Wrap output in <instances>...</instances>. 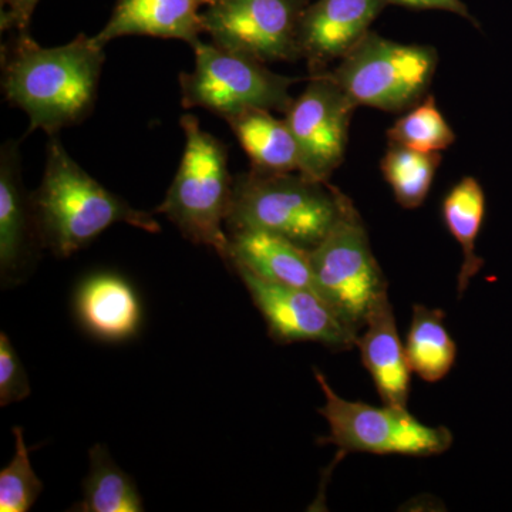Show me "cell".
<instances>
[{
    "mask_svg": "<svg viewBox=\"0 0 512 512\" xmlns=\"http://www.w3.org/2000/svg\"><path fill=\"white\" fill-rule=\"evenodd\" d=\"M104 47L86 35L43 47L30 32L16 33L3 49L2 87L5 99L29 117V131L55 136L90 116L106 60Z\"/></svg>",
    "mask_w": 512,
    "mask_h": 512,
    "instance_id": "6da1fadb",
    "label": "cell"
},
{
    "mask_svg": "<svg viewBox=\"0 0 512 512\" xmlns=\"http://www.w3.org/2000/svg\"><path fill=\"white\" fill-rule=\"evenodd\" d=\"M30 205L40 245L59 258L86 248L114 224L131 225L150 234L161 231L153 215L131 207L84 171L57 134L50 136L45 174L30 195Z\"/></svg>",
    "mask_w": 512,
    "mask_h": 512,
    "instance_id": "7a4b0ae2",
    "label": "cell"
},
{
    "mask_svg": "<svg viewBox=\"0 0 512 512\" xmlns=\"http://www.w3.org/2000/svg\"><path fill=\"white\" fill-rule=\"evenodd\" d=\"M346 197L305 175L251 170L234 178L227 218L232 229H261L312 251L335 227Z\"/></svg>",
    "mask_w": 512,
    "mask_h": 512,
    "instance_id": "3957f363",
    "label": "cell"
},
{
    "mask_svg": "<svg viewBox=\"0 0 512 512\" xmlns=\"http://www.w3.org/2000/svg\"><path fill=\"white\" fill-rule=\"evenodd\" d=\"M180 124L185 134L183 158L156 212L173 222L192 244L214 249L227 262L229 238L222 225L234 191L228 148L192 114L181 117Z\"/></svg>",
    "mask_w": 512,
    "mask_h": 512,
    "instance_id": "277c9868",
    "label": "cell"
},
{
    "mask_svg": "<svg viewBox=\"0 0 512 512\" xmlns=\"http://www.w3.org/2000/svg\"><path fill=\"white\" fill-rule=\"evenodd\" d=\"M437 62L433 47L403 45L369 32L335 72L326 73L356 106L403 111L426 97Z\"/></svg>",
    "mask_w": 512,
    "mask_h": 512,
    "instance_id": "5b68a950",
    "label": "cell"
},
{
    "mask_svg": "<svg viewBox=\"0 0 512 512\" xmlns=\"http://www.w3.org/2000/svg\"><path fill=\"white\" fill-rule=\"evenodd\" d=\"M315 377L325 397L318 412L330 430L320 443L352 453L410 457L440 456L453 444V433L447 427L427 426L407 407L350 402L332 389L319 370H315Z\"/></svg>",
    "mask_w": 512,
    "mask_h": 512,
    "instance_id": "8992f818",
    "label": "cell"
},
{
    "mask_svg": "<svg viewBox=\"0 0 512 512\" xmlns=\"http://www.w3.org/2000/svg\"><path fill=\"white\" fill-rule=\"evenodd\" d=\"M195 66L181 73V99L185 109L200 107L221 119L248 109L286 113L293 97L289 89L298 79L271 72L265 63L198 40L192 46Z\"/></svg>",
    "mask_w": 512,
    "mask_h": 512,
    "instance_id": "52a82bcc",
    "label": "cell"
},
{
    "mask_svg": "<svg viewBox=\"0 0 512 512\" xmlns=\"http://www.w3.org/2000/svg\"><path fill=\"white\" fill-rule=\"evenodd\" d=\"M311 264L315 292L343 323L360 333L387 282L370 248L365 224L349 198L328 237L312 249Z\"/></svg>",
    "mask_w": 512,
    "mask_h": 512,
    "instance_id": "ba28073f",
    "label": "cell"
},
{
    "mask_svg": "<svg viewBox=\"0 0 512 512\" xmlns=\"http://www.w3.org/2000/svg\"><path fill=\"white\" fill-rule=\"evenodd\" d=\"M308 0H215L202 10L212 43L262 63L301 59L299 29Z\"/></svg>",
    "mask_w": 512,
    "mask_h": 512,
    "instance_id": "9c48e42d",
    "label": "cell"
},
{
    "mask_svg": "<svg viewBox=\"0 0 512 512\" xmlns=\"http://www.w3.org/2000/svg\"><path fill=\"white\" fill-rule=\"evenodd\" d=\"M356 107L328 73L312 74L311 82L285 113L298 146L299 173L319 183H329L330 175L345 158Z\"/></svg>",
    "mask_w": 512,
    "mask_h": 512,
    "instance_id": "30bf717a",
    "label": "cell"
},
{
    "mask_svg": "<svg viewBox=\"0 0 512 512\" xmlns=\"http://www.w3.org/2000/svg\"><path fill=\"white\" fill-rule=\"evenodd\" d=\"M229 265L247 286L269 336L279 345L313 342L336 350L355 348L359 333L343 323L318 293L266 281L245 266Z\"/></svg>",
    "mask_w": 512,
    "mask_h": 512,
    "instance_id": "8fae6325",
    "label": "cell"
},
{
    "mask_svg": "<svg viewBox=\"0 0 512 512\" xmlns=\"http://www.w3.org/2000/svg\"><path fill=\"white\" fill-rule=\"evenodd\" d=\"M386 6V0H318L308 5L299 29V50L312 74L326 72L329 63L352 52Z\"/></svg>",
    "mask_w": 512,
    "mask_h": 512,
    "instance_id": "7c38bea8",
    "label": "cell"
},
{
    "mask_svg": "<svg viewBox=\"0 0 512 512\" xmlns=\"http://www.w3.org/2000/svg\"><path fill=\"white\" fill-rule=\"evenodd\" d=\"M356 346L383 404L407 407L413 372L407 359L406 346L397 330L387 289L377 296L367 313Z\"/></svg>",
    "mask_w": 512,
    "mask_h": 512,
    "instance_id": "4fadbf2b",
    "label": "cell"
},
{
    "mask_svg": "<svg viewBox=\"0 0 512 512\" xmlns=\"http://www.w3.org/2000/svg\"><path fill=\"white\" fill-rule=\"evenodd\" d=\"M202 6L207 0H117L97 42L106 46L124 36L183 40L191 47L204 33Z\"/></svg>",
    "mask_w": 512,
    "mask_h": 512,
    "instance_id": "5bb4252c",
    "label": "cell"
},
{
    "mask_svg": "<svg viewBox=\"0 0 512 512\" xmlns=\"http://www.w3.org/2000/svg\"><path fill=\"white\" fill-rule=\"evenodd\" d=\"M74 309L83 328L106 342H123L140 329L137 293L119 275L96 274L83 281L74 298Z\"/></svg>",
    "mask_w": 512,
    "mask_h": 512,
    "instance_id": "9a60e30c",
    "label": "cell"
},
{
    "mask_svg": "<svg viewBox=\"0 0 512 512\" xmlns=\"http://www.w3.org/2000/svg\"><path fill=\"white\" fill-rule=\"evenodd\" d=\"M39 241L30 197L23 190L18 144L0 151V275L9 284L23 269L32 242Z\"/></svg>",
    "mask_w": 512,
    "mask_h": 512,
    "instance_id": "2e32d148",
    "label": "cell"
},
{
    "mask_svg": "<svg viewBox=\"0 0 512 512\" xmlns=\"http://www.w3.org/2000/svg\"><path fill=\"white\" fill-rule=\"evenodd\" d=\"M228 238V264L245 266L266 281L315 292L308 249L261 229H232Z\"/></svg>",
    "mask_w": 512,
    "mask_h": 512,
    "instance_id": "e0dca14e",
    "label": "cell"
},
{
    "mask_svg": "<svg viewBox=\"0 0 512 512\" xmlns=\"http://www.w3.org/2000/svg\"><path fill=\"white\" fill-rule=\"evenodd\" d=\"M252 163L261 173H293L301 170L298 146L288 124L271 110L248 109L225 119Z\"/></svg>",
    "mask_w": 512,
    "mask_h": 512,
    "instance_id": "ac0fdd59",
    "label": "cell"
},
{
    "mask_svg": "<svg viewBox=\"0 0 512 512\" xmlns=\"http://www.w3.org/2000/svg\"><path fill=\"white\" fill-rule=\"evenodd\" d=\"M484 217L485 194L477 178L466 177L458 181L443 201L444 222L463 251V264L457 278L458 298L467 291L471 279L484 265V259L476 252Z\"/></svg>",
    "mask_w": 512,
    "mask_h": 512,
    "instance_id": "d6986e66",
    "label": "cell"
},
{
    "mask_svg": "<svg viewBox=\"0 0 512 512\" xmlns=\"http://www.w3.org/2000/svg\"><path fill=\"white\" fill-rule=\"evenodd\" d=\"M443 311L413 306L406 353L412 372L427 383L443 380L456 365L457 346L444 325Z\"/></svg>",
    "mask_w": 512,
    "mask_h": 512,
    "instance_id": "ffe728a7",
    "label": "cell"
},
{
    "mask_svg": "<svg viewBox=\"0 0 512 512\" xmlns=\"http://www.w3.org/2000/svg\"><path fill=\"white\" fill-rule=\"evenodd\" d=\"M89 474L83 483V498L73 505L79 512H141L143 498L136 483L121 470L103 444L89 451Z\"/></svg>",
    "mask_w": 512,
    "mask_h": 512,
    "instance_id": "44dd1931",
    "label": "cell"
},
{
    "mask_svg": "<svg viewBox=\"0 0 512 512\" xmlns=\"http://www.w3.org/2000/svg\"><path fill=\"white\" fill-rule=\"evenodd\" d=\"M440 163V153H421L390 143L382 160V173L396 201L406 210H416L426 201Z\"/></svg>",
    "mask_w": 512,
    "mask_h": 512,
    "instance_id": "7402d4cb",
    "label": "cell"
},
{
    "mask_svg": "<svg viewBox=\"0 0 512 512\" xmlns=\"http://www.w3.org/2000/svg\"><path fill=\"white\" fill-rule=\"evenodd\" d=\"M390 143L421 151L440 153L456 141L453 128L444 119L433 96H426L387 131Z\"/></svg>",
    "mask_w": 512,
    "mask_h": 512,
    "instance_id": "603a6c76",
    "label": "cell"
},
{
    "mask_svg": "<svg viewBox=\"0 0 512 512\" xmlns=\"http://www.w3.org/2000/svg\"><path fill=\"white\" fill-rule=\"evenodd\" d=\"M15 454L0 471V512H28L43 491V483L30 461L22 427H13Z\"/></svg>",
    "mask_w": 512,
    "mask_h": 512,
    "instance_id": "cb8c5ba5",
    "label": "cell"
},
{
    "mask_svg": "<svg viewBox=\"0 0 512 512\" xmlns=\"http://www.w3.org/2000/svg\"><path fill=\"white\" fill-rule=\"evenodd\" d=\"M28 373L5 332L0 333V406L22 402L30 396Z\"/></svg>",
    "mask_w": 512,
    "mask_h": 512,
    "instance_id": "d4e9b609",
    "label": "cell"
},
{
    "mask_svg": "<svg viewBox=\"0 0 512 512\" xmlns=\"http://www.w3.org/2000/svg\"><path fill=\"white\" fill-rule=\"evenodd\" d=\"M40 0H0V29L28 33L30 20Z\"/></svg>",
    "mask_w": 512,
    "mask_h": 512,
    "instance_id": "484cf974",
    "label": "cell"
},
{
    "mask_svg": "<svg viewBox=\"0 0 512 512\" xmlns=\"http://www.w3.org/2000/svg\"><path fill=\"white\" fill-rule=\"evenodd\" d=\"M387 5L403 6V8L416 10H446V12L456 13L461 18L468 19L474 25H478L477 20L468 12L467 6L461 0H386Z\"/></svg>",
    "mask_w": 512,
    "mask_h": 512,
    "instance_id": "4316f807",
    "label": "cell"
},
{
    "mask_svg": "<svg viewBox=\"0 0 512 512\" xmlns=\"http://www.w3.org/2000/svg\"><path fill=\"white\" fill-rule=\"evenodd\" d=\"M214 2H215V0H207V6L211 5V3H214Z\"/></svg>",
    "mask_w": 512,
    "mask_h": 512,
    "instance_id": "83f0119b",
    "label": "cell"
}]
</instances>
